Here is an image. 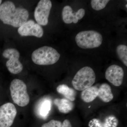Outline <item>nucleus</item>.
<instances>
[{
	"label": "nucleus",
	"mask_w": 127,
	"mask_h": 127,
	"mask_svg": "<svg viewBox=\"0 0 127 127\" xmlns=\"http://www.w3.org/2000/svg\"><path fill=\"white\" fill-rule=\"evenodd\" d=\"M96 79L95 73L89 66L83 67L77 72L72 81V84L76 90L83 91L92 86Z\"/></svg>",
	"instance_id": "20e7f679"
},
{
	"label": "nucleus",
	"mask_w": 127,
	"mask_h": 127,
	"mask_svg": "<svg viewBox=\"0 0 127 127\" xmlns=\"http://www.w3.org/2000/svg\"><path fill=\"white\" fill-rule=\"evenodd\" d=\"M51 102L48 99H45L40 105L39 108V113L42 117L46 118L48 115L51 110Z\"/></svg>",
	"instance_id": "f3484780"
},
{
	"label": "nucleus",
	"mask_w": 127,
	"mask_h": 127,
	"mask_svg": "<svg viewBox=\"0 0 127 127\" xmlns=\"http://www.w3.org/2000/svg\"><path fill=\"white\" fill-rule=\"evenodd\" d=\"M85 10L83 9H79L77 12H75V23H77L79 20H81L84 16Z\"/></svg>",
	"instance_id": "412c9836"
},
{
	"label": "nucleus",
	"mask_w": 127,
	"mask_h": 127,
	"mask_svg": "<svg viewBox=\"0 0 127 127\" xmlns=\"http://www.w3.org/2000/svg\"><path fill=\"white\" fill-rule=\"evenodd\" d=\"M116 52L119 58L126 66H127V47L120 45L117 47Z\"/></svg>",
	"instance_id": "a211bd4d"
},
{
	"label": "nucleus",
	"mask_w": 127,
	"mask_h": 127,
	"mask_svg": "<svg viewBox=\"0 0 127 127\" xmlns=\"http://www.w3.org/2000/svg\"><path fill=\"white\" fill-rule=\"evenodd\" d=\"M61 55L51 47L43 46L34 50L32 53V62L39 65H50L56 63Z\"/></svg>",
	"instance_id": "f03ea898"
},
{
	"label": "nucleus",
	"mask_w": 127,
	"mask_h": 127,
	"mask_svg": "<svg viewBox=\"0 0 127 127\" xmlns=\"http://www.w3.org/2000/svg\"><path fill=\"white\" fill-rule=\"evenodd\" d=\"M2 55L7 59L6 65L7 70L13 74H18L23 70V65L20 60V54L17 49L9 48L4 50Z\"/></svg>",
	"instance_id": "423d86ee"
},
{
	"label": "nucleus",
	"mask_w": 127,
	"mask_h": 127,
	"mask_svg": "<svg viewBox=\"0 0 127 127\" xmlns=\"http://www.w3.org/2000/svg\"><path fill=\"white\" fill-rule=\"evenodd\" d=\"M54 103L57 107L60 112L67 114L72 111L74 107V103L71 101L66 98H56Z\"/></svg>",
	"instance_id": "ddd939ff"
},
{
	"label": "nucleus",
	"mask_w": 127,
	"mask_h": 127,
	"mask_svg": "<svg viewBox=\"0 0 127 127\" xmlns=\"http://www.w3.org/2000/svg\"><path fill=\"white\" fill-rule=\"evenodd\" d=\"M124 76L123 68L117 65L109 66L105 72L106 79L116 87L120 86L122 84Z\"/></svg>",
	"instance_id": "9d476101"
},
{
	"label": "nucleus",
	"mask_w": 127,
	"mask_h": 127,
	"mask_svg": "<svg viewBox=\"0 0 127 127\" xmlns=\"http://www.w3.org/2000/svg\"><path fill=\"white\" fill-rule=\"evenodd\" d=\"M52 3L50 0H41L37 3L34 12L36 23L42 26L47 25Z\"/></svg>",
	"instance_id": "0eeeda50"
},
{
	"label": "nucleus",
	"mask_w": 127,
	"mask_h": 127,
	"mask_svg": "<svg viewBox=\"0 0 127 127\" xmlns=\"http://www.w3.org/2000/svg\"><path fill=\"white\" fill-rule=\"evenodd\" d=\"M118 121L113 116H107L103 121L98 119L94 118L89 123V127H117Z\"/></svg>",
	"instance_id": "9b49d317"
},
{
	"label": "nucleus",
	"mask_w": 127,
	"mask_h": 127,
	"mask_svg": "<svg viewBox=\"0 0 127 127\" xmlns=\"http://www.w3.org/2000/svg\"><path fill=\"white\" fill-rule=\"evenodd\" d=\"M18 32L22 36H33L40 38L44 31L41 26L32 20H28L18 29Z\"/></svg>",
	"instance_id": "1a4fd4ad"
},
{
	"label": "nucleus",
	"mask_w": 127,
	"mask_h": 127,
	"mask_svg": "<svg viewBox=\"0 0 127 127\" xmlns=\"http://www.w3.org/2000/svg\"><path fill=\"white\" fill-rule=\"evenodd\" d=\"M57 91L58 93L63 95L66 99L73 101L76 99V91L65 84H61L57 87Z\"/></svg>",
	"instance_id": "2eb2a0df"
},
{
	"label": "nucleus",
	"mask_w": 127,
	"mask_h": 127,
	"mask_svg": "<svg viewBox=\"0 0 127 127\" xmlns=\"http://www.w3.org/2000/svg\"><path fill=\"white\" fill-rule=\"evenodd\" d=\"M98 88L93 86L84 89L82 92L81 98L84 102H91L96 99L98 94Z\"/></svg>",
	"instance_id": "4468645a"
},
{
	"label": "nucleus",
	"mask_w": 127,
	"mask_h": 127,
	"mask_svg": "<svg viewBox=\"0 0 127 127\" xmlns=\"http://www.w3.org/2000/svg\"><path fill=\"white\" fill-rule=\"evenodd\" d=\"M97 96L105 102L111 101L113 98L114 96L111 87L107 83H103L98 88Z\"/></svg>",
	"instance_id": "f8f14e48"
},
{
	"label": "nucleus",
	"mask_w": 127,
	"mask_h": 127,
	"mask_svg": "<svg viewBox=\"0 0 127 127\" xmlns=\"http://www.w3.org/2000/svg\"><path fill=\"white\" fill-rule=\"evenodd\" d=\"M61 127H72L70 121L67 119H65L62 123Z\"/></svg>",
	"instance_id": "4be33fe9"
},
{
	"label": "nucleus",
	"mask_w": 127,
	"mask_h": 127,
	"mask_svg": "<svg viewBox=\"0 0 127 127\" xmlns=\"http://www.w3.org/2000/svg\"><path fill=\"white\" fill-rule=\"evenodd\" d=\"M75 41L77 46L82 49H92L100 46L102 43L103 38L98 32L91 30L78 33Z\"/></svg>",
	"instance_id": "7ed1b4c3"
},
{
	"label": "nucleus",
	"mask_w": 127,
	"mask_h": 127,
	"mask_svg": "<svg viewBox=\"0 0 127 127\" xmlns=\"http://www.w3.org/2000/svg\"><path fill=\"white\" fill-rule=\"evenodd\" d=\"M11 95L13 101L20 106H26L29 104L30 98L28 93L27 87L23 81L15 79L10 85Z\"/></svg>",
	"instance_id": "39448f33"
},
{
	"label": "nucleus",
	"mask_w": 127,
	"mask_h": 127,
	"mask_svg": "<svg viewBox=\"0 0 127 127\" xmlns=\"http://www.w3.org/2000/svg\"><path fill=\"white\" fill-rule=\"evenodd\" d=\"M109 1L108 0H92L91 1V6L95 10H100L105 8Z\"/></svg>",
	"instance_id": "6ab92c4d"
},
{
	"label": "nucleus",
	"mask_w": 127,
	"mask_h": 127,
	"mask_svg": "<svg viewBox=\"0 0 127 127\" xmlns=\"http://www.w3.org/2000/svg\"><path fill=\"white\" fill-rule=\"evenodd\" d=\"M29 16L27 9L16 7L10 1H5L0 5V20L5 25L18 28L28 20Z\"/></svg>",
	"instance_id": "f257e3e1"
},
{
	"label": "nucleus",
	"mask_w": 127,
	"mask_h": 127,
	"mask_svg": "<svg viewBox=\"0 0 127 127\" xmlns=\"http://www.w3.org/2000/svg\"><path fill=\"white\" fill-rule=\"evenodd\" d=\"M2 0H0V5L1 4V3H2Z\"/></svg>",
	"instance_id": "5701e85b"
},
{
	"label": "nucleus",
	"mask_w": 127,
	"mask_h": 127,
	"mask_svg": "<svg viewBox=\"0 0 127 127\" xmlns=\"http://www.w3.org/2000/svg\"><path fill=\"white\" fill-rule=\"evenodd\" d=\"M17 114L15 105L7 103L0 107V127H10L13 124Z\"/></svg>",
	"instance_id": "6e6552de"
},
{
	"label": "nucleus",
	"mask_w": 127,
	"mask_h": 127,
	"mask_svg": "<svg viewBox=\"0 0 127 127\" xmlns=\"http://www.w3.org/2000/svg\"><path fill=\"white\" fill-rule=\"evenodd\" d=\"M127 4H126V8H127Z\"/></svg>",
	"instance_id": "b1692460"
},
{
	"label": "nucleus",
	"mask_w": 127,
	"mask_h": 127,
	"mask_svg": "<svg viewBox=\"0 0 127 127\" xmlns=\"http://www.w3.org/2000/svg\"><path fill=\"white\" fill-rule=\"evenodd\" d=\"M73 10L71 6L66 5L64 6L62 12V17L64 22L66 24L75 23V12L73 13Z\"/></svg>",
	"instance_id": "dca6fc26"
},
{
	"label": "nucleus",
	"mask_w": 127,
	"mask_h": 127,
	"mask_svg": "<svg viewBox=\"0 0 127 127\" xmlns=\"http://www.w3.org/2000/svg\"><path fill=\"white\" fill-rule=\"evenodd\" d=\"M62 125V123L60 121L52 120L43 124L41 127H61Z\"/></svg>",
	"instance_id": "aec40b11"
}]
</instances>
